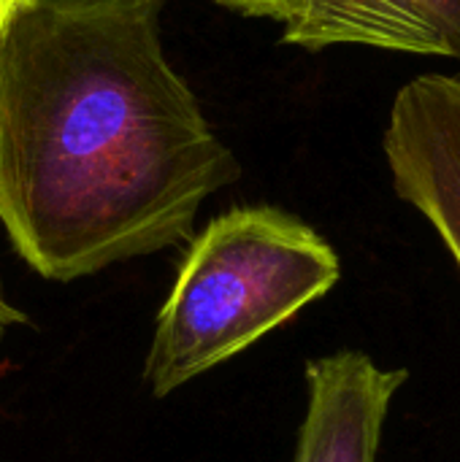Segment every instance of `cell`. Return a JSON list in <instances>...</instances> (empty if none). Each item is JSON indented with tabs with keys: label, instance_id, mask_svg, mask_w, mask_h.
Returning a JSON list of instances; mask_svg holds the SVG:
<instances>
[{
	"label": "cell",
	"instance_id": "obj_1",
	"mask_svg": "<svg viewBox=\"0 0 460 462\" xmlns=\"http://www.w3.org/2000/svg\"><path fill=\"white\" fill-rule=\"evenodd\" d=\"M241 165L163 46V0H30L0 38V225L73 282L192 238Z\"/></svg>",
	"mask_w": 460,
	"mask_h": 462
},
{
	"label": "cell",
	"instance_id": "obj_2",
	"mask_svg": "<svg viewBox=\"0 0 460 462\" xmlns=\"http://www.w3.org/2000/svg\"><path fill=\"white\" fill-rule=\"evenodd\" d=\"M342 279L333 246L274 206L211 219L190 244L157 314L144 379L155 398L228 363Z\"/></svg>",
	"mask_w": 460,
	"mask_h": 462
},
{
	"label": "cell",
	"instance_id": "obj_3",
	"mask_svg": "<svg viewBox=\"0 0 460 462\" xmlns=\"http://www.w3.org/2000/svg\"><path fill=\"white\" fill-rule=\"evenodd\" d=\"M396 195L439 233L460 271V76L404 84L382 135Z\"/></svg>",
	"mask_w": 460,
	"mask_h": 462
},
{
	"label": "cell",
	"instance_id": "obj_4",
	"mask_svg": "<svg viewBox=\"0 0 460 462\" xmlns=\"http://www.w3.org/2000/svg\"><path fill=\"white\" fill-rule=\"evenodd\" d=\"M407 379L404 368H380L352 349L309 360L293 462H377L390 403Z\"/></svg>",
	"mask_w": 460,
	"mask_h": 462
},
{
	"label": "cell",
	"instance_id": "obj_5",
	"mask_svg": "<svg viewBox=\"0 0 460 462\" xmlns=\"http://www.w3.org/2000/svg\"><path fill=\"white\" fill-rule=\"evenodd\" d=\"M282 41L309 51L371 46L460 65V0H304Z\"/></svg>",
	"mask_w": 460,
	"mask_h": 462
},
{
	"label": "cell",
	"instance_id": "obj_6",
	"mask_svg": "<svg viewBox=\"0 0 460 462\" xmlns=\"http://www.w3.org/2000/svg\"><path fill=\"white\" fill-rule=\"evenodd\" d=\"M239 14L255 16V19H271V22H282L290 24L298 14L304 0H217Z\"/></svg>",
	"mask_w": 460,
	"mask_h": 462
},
{
	"label": "cell",
	"instance_id": "obj_7",
	"mask_svg": "<svg viewBox=\"0 0 460 462\" xmlns=\"http://www.w3.org/2000/svg\"><path fill=\"white\" fill-rule=\"evenodd\" d=\"M24 322H27L24 311L8 300V295H5V290H3V282H0V341H3L14 328H19V325H24Z\"/></svg>",
	"mask_w": 460,
	"mask_h": 462
},
{
	"label": "cell",
	"instance_id": "obj_8",
	"mask_svg": "<svg viewBox=\"0 0 460 462\" xmlns=\"http://www.w3.org/2000/svg\"><path fill=\"white\" fill-rule=\"evenodd\" d=\"M30 0H0V38L5 35V30L11 27V22L19 16V11L27 5Z\"/></svg>",
	"mask_w": 460,
	"mask_h": 462
}]
</instances>
